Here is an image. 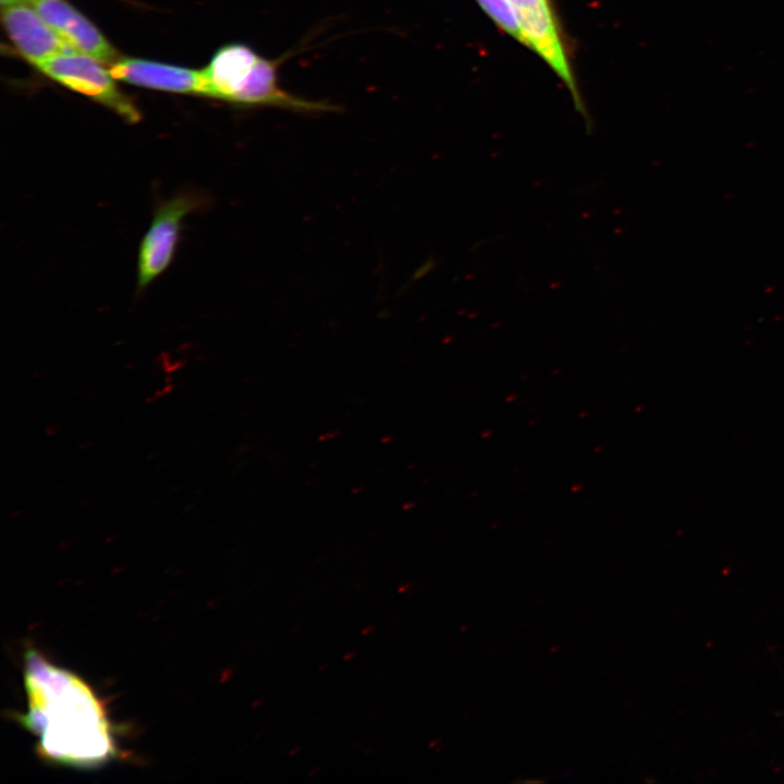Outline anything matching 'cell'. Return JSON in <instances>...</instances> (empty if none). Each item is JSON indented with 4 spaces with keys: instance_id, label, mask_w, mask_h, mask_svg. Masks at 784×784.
Returning a JSON list of instances; mask_svg holds the SVG:
<instances>
[{
    "instance_id": "obj_1",
    "label": "cell",
    "mask_w": 784,
    "mask_h": 784,
    "mask_svg": "<svg viewBox=\"0 0 784 784\" xmlns=\"http://www.w3.org/2000/svg\"><path fill=\"white\" fill-rule=\"evenodd\" d=\"M24 686L27 710L21 723L36 737L42 758L68 767L95 768L117 755L105 705L78 675L28 649Z\"/></svg>"
},
{
    "instance_id": "obj_2",
    "label": "cell",
    "mask_w": 784,
    "mask_h": 784,
    "mask_svg": "<svg viewBox=\"0 0 784 784\" xmlns=\"http://www.w3.org/2000/svg\"><path fill=\"white\" fill-rule=\"evenodd\" d=\"M279 59H268L242 42L222 46L203 69L204 96L242 107H275L298 112L338 110L285 90L279 83Z\"/></svg>"
},
{
    "instance_id": "obj_3",
    "label": "cell",
    "mask_w": 784,
    "mask_h": 784,
    "mask_svg": "<svg viewBox=\"0 0 784 784\" xmlns=\"http://www.w3.org/2000/svg\"><path fill=\"white\" fill-rule=\"evenodd\" d=\"M101 64L89 56L74 52L51 57L35 66L51 79L113 110L127 122H138L139 111Z\"/></svg>"
},
{
    "instance_id": "obj_4",
    "label": "cell",
    "mask_w": 784,
    "mask_h": 784,
    "mask_svg": "<svg viewBox=\"0 0 784 784\" xmlns=\"http://www.w3.org/2000/svg\"><path fill=\"white\" fill-rule=\"evenodd\" d=\"M205 198L195 192H182L161 203L143 237L137 261V290L142 291L170 265L180 237L183 219L198 209Z\"/></svg>"
},
{
    "instance_id": "obj_5",
    "label": "cell",
    "mask_w": 784,
    "mask_h": 784,
    "mask_svg": "<svg viewBox=\"0 0 784 784\" xmlns=\"http://www.w3.org/2000/svg\"><path fill=\"white\" fill-rule=\"evenodd\" d=\"M1 19L17 51L34 65L54 56L78 52L30 4L2 8Z\"/></svg>"
},
{
    "instance_id": "obj_6",
    "label": "cell",
    "mask_w": 784,
    "mask_h": 784,
    "mask_svg": "<svg viewBox=\"0 0 784 784\" xmlns=\"http://www.w3.org/2000/svg\"><path fill=\"white\" fill-rule=\"evenodd\" d=\"M40 16L78 52L111 65L119 54L99 29L64 0H27Z\"/></svg>"
},
{
    "instance_id": "obj_7",
    "label": "cell",
    "mask_w": 784,
    "mask_h": 784,
    "mask_svg": "<svg viewBox=\"0 0 784 784\" xmlns=\"http://www.w3.org/2000/svg\"><path fill=\"white\" fill-rule=\"evenodd\" d=\"M109 72L114 79L132 85L181 94H205L203 70L143 59L122 58L112 63Z\"/></svg>"
},
{
    "instance_id": "obj_8",
    "label": "cell",
    "mask_w": 784,
    "mask_h": 784,
    "mask_svg": "<svg viewBox=\"0 0 784 784\" xmlns=\"http://www.w3.org/2000/svg\"><path fill=\"white\" fill-rule=\"evenodd\" d=\"M515 11L527 46L537 51L575 94L574 81L548 2Z\"/></svg>"
},
{
    "instance_id": "obj_9",
    "label": "cell",
    "mask_w": 784,
    "mask_h": 784,
    "mask_svg": "<svg viewBox=\"0 0 784 784\" xmlns=\"http://www.w3.org/2000/svg\"><path fill=\"white\" fill-rule=\"evenodd\" d=\"M481 8L506 33L527 45L517 13L509 0H477Z\"/></svg>"
},
{
    "instance_id": "obj_10",
    "label": "cell",
    "mask_w": 784,
    "mask_h": 784,
    "mask_svg": "<svg viewBox=\"0 0 784 784\" xmlns=\"http://www.w3.org/2000/svg\"><path fill=\"white\" fill-rule=\"evenodd\" d=\"M515 10L529 9L541 3L548 2V0H509Z\"/></svg>"
},
{
    "instance_id": "obj_11",
    "label": "cell",
    "mask_w": 784,
    "mask_h": 784,
    "mask_svg": "<svg viewBox=\"0 0 784 784\" xmlns=\"http://www.w3.org/2000/svg\"><path fill=\"white\" fill-rule=\"evenodd\" d=\"M27 0H0L2 8L11 7V5L19 4V3H24Z\"/></svg>"
}]
</instances>
